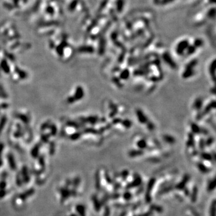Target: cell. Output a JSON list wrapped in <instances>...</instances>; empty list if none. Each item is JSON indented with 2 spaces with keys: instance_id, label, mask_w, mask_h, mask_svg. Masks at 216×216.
<instances>
[{
  "instance_id": "obj_32",
  "label": "cell",
  "mask_w": 216,
  "mask_h": 216,
  "mask_svg": "<svg viewBox=\"0 0 216 216\" xmlns=\"http://www.w3.org/2000/svg\"><path fill=\"white\" fill-rule=\"evenodd\" d=\"M120 196H121V195H120V193L115 192V193H113L111 194V195H109V199H118L120 197Z\"/></svg>"
},
{
  "instance_id": "obj_30",
  "label": "cell",
  "mask_w": 216,
  "mask_h": 216,
  "mask_svg": "<svg viewBox=\"0 0 216 216\" xmlns=\"http://www.w3.org/2000/svg\"><path fill=\"white\" fill-rule=\"evenodd\" d=\"M123 125L126 128H130L132 126V122L128 120H125L122 122Z\"/></svg>"
},
{
  "instance_id": "obj_1",
  "label": "cell",
  "mask_w": 216,
  "mask_h": 216,
  "mask_svg": "<svg viewBox=\"0 0 216 216\" xmlns=\"http://www.w3.org/2000/svg\"><path fill=\"white\" fill-rule=\"evenodd\" d=\"M155 178H151L148 182V184L147 185L146 193H145V201L147 204L150 203L151 202V191L153 190V187L154 186L155 183Z\"/></svg>"
},
{
  "instance_id": "obj_35",
  "label": "cell",
  "mask_w": 216,
  "mask_h": 216,
  "mask_svg": "<svg viewBox=\"0 0 216 216\" xmlns=\"http://www.w3.org/2000/svg\"><path fill=\"white\" fill-rule=\"evenodd\" d=\"M153 212L152 210H150L148 211H147L146 212H145V213L142 214V216H153Z\"/></svg>"
},
{
  "instance_id": "obj_45",
  "label": "cell",
  "mask_w": 216,
  "mask_h": 216,
  "mask_svg": "<svg viewBox=\"0 0 216 216\" xmlns=\"http://www.w3.org/2000/svg\"><path fill=\"white\" fill-rule=\"evenodd\" d=\"M154 3H155V4H157V3H158L159 1H160V0H154Z\"/></svg>"
},
{
  "instance_id": "obj_25",
  "label": "cell",
  "mask_w": 216,
  "mask_h": 216,
  "mask_svg": "<svg viewBox=\"0 0 216 216\" xmlns=\"http://www.w3.org/2000/svg\"><path fill=\"white\" fill-rule=\"evenodd\" d=\"M215 108V102H212V103H211L210 104H209V105L206 107L205 109H204V112H205V113H208L212 108Z\"/></svg>"
},
{
  "instance_id": "obj_22",
  "label": "cell",
  "mask_w": 216,
  "mask_h": 216,
  "mask_svg": "<svg viewBox=\"0 0 216 216\" xmlns=\"http://www.w3.org/2000/svg\"><path fill=\"white\" fill-rule=\"evenodd\" d=\"M201 157L204 160H207V161H211L212 160V155L208 153H202L201 154Z\"/></svg>"
},
{
  "instance_id": "obj_14",
  "label": "cell",
  "mask_w": 216,
  "mask_h": 216,
  "mask_svg": "<svg viewBox=\"0 0 216 216\" xmlns=\"http://www.w3.org/2000/svg\"><path fill=\"white\" fill-rule=\"evenodd\" d=\"M150 210H152L153 211H155L159 213H162L163 212V208L160 206L157 205H152L150 207Z\"/></svg>"
},
{
  "instance_id": "obj_18",
  "label": "cell",
  "mask_w": 216,
  "mask_h": 216,
  "mask_svg": "<svg viewBox=\"0 0 216 216\" xmlns=\"http://www.w3.org/2000/svg\"><path fill=\"white\" fill-rule=\"evenodd\" d=\"M202 106V100L200 99V98H197V99L196 100L195 103H194V107H195V109H196L197 110H199L201 109Z\"/></svg>"
},
{
  "instance_id": "obj_34",
  "label": "cell",
  "mask_w": 216,
  "mask_h": 216,
  "mask_svg": "<svg viewBox=\"0 0 216 216\" xmlns=\"http://www.w3.org/2000/svg\"><path fill=\"white\" fill-rule=\"evenodd\" d=\"M110 214V209L109 207L106 206L105 208V211H104L103 216H109Z\"/></svg>"
},
{
  "instance_id": "obj_5",
  "label": "cell",
  "mask_w": 216,
  "mask_h": 216,
  "mask_svg": "<svg viewBox=\"0 0 216 216\" xmlns=\"http://www.w3.org/2000/svg\"><path fill=\"white\" fill-rule=\"evenodd\" d=\"M163 59L164 61L166 62V63L170 67L172 68H175L176 67H177V65H176V64L175 63V62L172 59L171 56H170V55L168 53L166 52L164 53L163 55Z\"/></svg>"
},
{
  "instance_id": "obj_24",
  "label": "cell",
  "mask_w": 216,
  "mask_h": 216,
  "mask_svg": "<svg viewBox=\"0 0 216 216\" xmlns=\"http://www.w3.org/2000/svg\"><path fill=\"white\" fill-rule=\"evenodd\" d=\"M95 185H96V188L98 190H99L101 188V184H100V178L99 173H97L96 177H95Z\"/></svg>"
},
{
  "instance_id": "obj_40",
  "label": "cell",
  "mask_w": 216,
  "mask_h": 216,
  "mask_svg": "<svg viewBox=\"0 0 216 216\" xmlns=\"http://www.w3.org/2000/svg\"><path fill=\"white\" fill-rule=\"evenodd\" d=\"M120 187H121V184H120V183L115 184L114 185V187H113V189H114V190H117L119 188H120Z\"/></svg>"
},
{
  "instance_id": "obj_3",
  "label": "cell",
  "mask_w": 216,
  "mask_h": 216,
  "mask_svg": "<svg viewBox=\"0 0 216 216\" xmlns=\"http://www.w3.org/2000/svg\"><path fill=\"white\" fill-rule=\"evenodd\" d=\"M142 182V180L141 177L139 175H136V177L134 178L133 181L130 183L128 184L126 186H125V189H130L132 188H135V187H138L141 185Z\"/></svg>"
},
{
  "instance_id": "obj_44",
  "label": "cell",
  "mask_w": 216,
  "mask_h": 216,
  "mask_svg": "<svg viewBox=\"0 0 216 216\" xmlns=\"http://www.w3.org/2000/svg\"><path fill=\"white\" fill-rule=\"evenodd\" d=\"M127 214V211H123L120 214V215H119V216H126Z\"/></svg>"
},
{
  "instance_id": "obj_16",
  "label": "cell",
  "mask_w": 216,
  "mask_h": 216,
  "mask_svg": "<svg viewBox=\"0 0 216 216\" xmlns=\"http://www.w3.org/2000/svg\"><path fill=\"white\" fill-rule=\"evenodd\" d=\"M124 7V0H117V9L118 12H121Z\"/></svg>"
},
{
  "instance_id": "obj_2",
  "label": "cell",
  "mask_w": 216,
  "mask_h": 216,
  "mask_svg": "<svg viewBox=\"0 0 216 216\" xmlns=\"http://www.w3.org/2000/svg\"><path fill=\"white\" fill-rule=\"evenodd\" d=\"M189 46V42L187 40H183L180 41L177 45L176 48V52L179 55H182L184 54L185 50L187 49Z\"/></svg>"
},
{
  "instance_id": "obj_15",
  "label": "cell",
  "mask_w": 216,
  "mask_h": 216,
  "mask_svg": "<svg viewBox=\"0 0 216 216\" xmlns=\"http://www.w3.org/2000/svg\"><path fill=\"white\" fill-rule=\"evenodd\" d=\"M197 166V167H198L199 170L201 172H202V173L207 174L209 172L208 169L207 167L204 165V164H202L201 163H198Z\"/></svg>"
},
{
  "instance_id": "obj_43",
  "label": "cell",
  "mask_w": 216,
  "mask_h": 216,
  "mask_svg": "<svg viewBox=\"0 0 216 216\" xmlns=\"http://www.w3.org/2000/svg\"><path fill=\"white\" fill-rule=\"evenodd\" d=\"M191 211H192V213H193V214L194 216H199V214L197 213V212H196V211H195V210H193V209H191Z\"/></svg>"
},
{
  "instance_id": "obj_19",
  "label": "cell",
  "mask_w": 216,
  "mask_h": 216,
  "mask_svg": "<svg viewBox=\"0 0 216 216\" xmlns=\"http://www.w3.org/2000/svg\"><path fill=\"white\" fill-rule=\"evenodd\" d=\"M142 153H143V152H142V151L141 150H133L130 152L129 155L130 157H136V156H138V155H142Z\"/></svg>"
},
{
  "instance_id": "obj_4",
  "label": "cell",
  "mask_w": 216,
  "mask_h": 216,
  "mask_svg": "<svg viewBox=\"0 0 216 216\" xmlns=\"http://www.w3.org/2000/svg\"><path fill=\"white\" fill-rule=\"evenodd\" d=\"M189 180H190V177H189V175H185L184 176L183 179H182L178 184L175 185V186H174V188L178 190H182L185 187V185H186L187 182L189 181Z\"/></svg>"
},
{
  "instance_id": "obj_27",
  "label": "cell",
  "mask_w": 216,
  "mask_h": 216,
  "mask_svg": "<svg viewBox=\"0 0 216 216\" xmlns=\"http://www.w3.org/2000/svg\"><path fill=\"white\" fill-rule=\"evenodd\" d=\"M196 48L194 46H190V45H189L188 48H187V49H186L187 53L188 55L193 54V53L196 51Z\"/></svg>"
},
{
  "instance_id": "obj_42",
  "label": "cell",
  "mask_w": 216,
  "mask_h": 216,
  "mask_svg": "<svg viewBox=\"0 0 216 216\" xmlns=\"http://www.w3.org/2000/svg\"><path fill=\"white\" fill-rule=\"evenodd\" d=\"M172 1H174V0H163V1H162V4H167V3H169L170 2H172Z\"/></svg>"
},
{
  "instance_id": "obj_31",
  "label": "cell",
  "mask_w": 216,
  "mask_h": 216,
  "mask_svg": "<svg viewBox=\"0 0 216 216\" xmlns=\"http://www.w3.org/2000/svg\"><path fill=\"white\" fill-rule=\"evenodd\" d=\"M78 210L79 211V212L80 215L81 216H85V208L83 207V206L82 205H80L78 207Z\"/></svg>"
},
{
  "instance_id": "obj_6",
  "label": "cell",
  "mask_w": 216,
  "mask_h": 216,
  "mask_svg": "<svg viewBox=\"0 0 216 216\" xmlns=\"http://www.w3.org/2000/svg\"><path fill=\"white\" fill-rule=\"evenodd\" d=\"M136 116L138 119V121L142 124L147 123L148 122V118L144 114L142 110L140 109H138L136 110Z\"/></svg>"
},
{
  "instance_id": "obj_21",
  "label": "cell",
  "mask_w": 216,
  "mask_h": 216,
  "mask_svg": "<svg viewBox=\"0 0 216 216\" xmlns=\"http://www.w3.org/2000/svg\"><path fill=\"white\" fill-rule=\"evenodd\" d=\"M210 216H215V200H213L212 203L211 205L210 211Z\"/></svg>"
},
{
  "instance_id": "obj_13",
  "label": "cell",
  "mask_w": 216,
  "mask_h": 216,
  "mask_svg": "<svg viewBox=\"0 0 216 216\" xmlns=\"http://www.w3.org/2000/svg\"><path fill=\"white\" fill-rule=\"evenodd\" d=\"M173 189H174V186H173V185H169V186H167V187H165V188L162 189V190H160V192H159V194L160 195H164V194H165V193H169V192L170 191H171V190H173Z\"/></svg>"
},
{
  "instance_id": "obj_23",
  "label": "cell",
  "mask_w": 216,
  "mask_h": 216,
  "mask_svg": "<svg viewBox=\"0 0 216 216\" xmlns=\"http://www.w3.org/2000/svg\"><path fill=\"white\" fill-rule=\"evenodd\" d=\"M215 180H213L211 181L210 182H209L208 184L207 190H208V191L209 192H212V191L214 189H215Z\"/></svg>"
},
{
  "instance_id": "obj_10",
  "label": "cell",
  "mask_w": 216,
  "mask_h": 216,
  "mask_svg": "<svg viewBox=\"0 0 216 216\" xmlns=\"http://www.w3.org/2000/svg\"><path fill=\"white\" fill-rule=\"evenodd\" d=\"M215 60H214L212 62L211 64H210V68H209V70H210V73L211 75V76L212 78H213V81H215Z\"/></svg>"
},
{
  "instance_id": "obj_20",
  "label": "cell",
  "mask_w": 216,
  "mask_h": 216,
  "mask_svg": "<svg viewBox=\"0 0 216 216\" xmlns=\"http://www.w3.org/2000/svg\"><path fill=\"white\" fill-rule=\"evenodd\" d=\"M132 197H133V195H132V194L130 193V192H125L123 195V199H124L125 200H126V201H129V200H131L132 199Z\"/></svg>"
},
{
  "instance_id": "obj_41",
  "label": "cell",
  "mask_w": 216,
  "mask_h": 216,
  "mask_svg": "<svg viewBox=\"0 0 216 216\" xmlns=\"http://www.w3.org/2000/svg\"><path fill=\"white\" fill-rule=\"evenodd\" d=\"M183 190H184V194H185V196H187L190 195V192H189V190H188V189L185 187V188Z\"/></svg>"
},
{
  "instance_id": "obj_28",
  "label": "cell",
  "mask_w": 216,
  "mask_h": 216,
  "mask_svg": "<svg viewBox=\"0 0 216 216\" xmlns=\"http://www.w3.org/2000/svg\"><path fill=\"white\" fill-rule=\"evenodd\" d=\"M164 139H165V141H166L167 142H168V143H174V142H175V139H174L173 137L170 136L169 135H165L164 136Z\"/></svg>"
},
{
  "instance_id": "obj_38",
  "label": "cell",
  "mask_w": 216,
  "mask_h": 216,
  "mask_svg": "<svg viewBox=\"0 0 216 216\" xmlns=\"http://www.w3.org/2000/svg\"><path fill=\"white\" fill-rule=\"evenodd\" d=\"M214 15H215V9H213L212 10H210L209 11L208 16H210V17H213V16H214Z\"/></svg>"
},
{
  "instance_id": "obj_29",
  "label": "cell",
  "mask_w": 216,
  "mask_h": 216,
  "mask_svg": "<svg viewBox=\"0 0 216 216\" xmlns=\"http://www.w3.org/2000/svg\"><path fill=\"white\" fill-rule=\"evenodd\" d=\"M202 45H203V41L201 39H199V38L196 39L194 41V46L195 48H199V47L201 46Z\"/></svg>"
},
{
  "instance_id": "obj_8",
  "label": "cell",
  "mask_w": 216,
  "mask_h": 216,
  "mask_svg": "<svg viewBox=\"0 0 216 216\" xmlns=\"http://www.w3.org/2000/svg\"><path fill=\"white\" fill-rule=\"evenodd\" d=\"M92 199H93V204H94V206L95 208V210L97 211V212H99L100 209H101L102 208V203L101 202L99 201V200H98L97 198V196L95 195L93 196V197H92Z\"/></svg>"
},
{
  "instance_id": "obj_33",
  "label": "cell",
  "mask_w": 216,
  "mask_h": 216,
  "mask_svg": "<svg viewBox=\"0 0 216 216\" xmlns=\"http://www.w3.org/2000/svg\"><path fill=\"white\" fill-rule=\"evenodd\" d=\"M121 177H122V179H123V180L124 181V180H126L127 177H128V172L127 171V170H123V171L121 172Z\"/></svg>"
},
{
  "instance_id": "obj_37",
  "label": "cell",
  "mask_w": 216,
  "mask_h": 216,
  "mask_svg": "<svg viewBox=\"0 0 216 216\" xmlns=\"http://www.w3.org/2000/svg\"><path fill=\"white\" fill-rule=\"evenodd\" d=\"M213 141H214V139L213 138H209L207 140V142H206V144H205V145H208V146H210V145H211L212 142H213Z\"/></svg>"
},
{
  "instance_id": "obj_46",
  "label": "cell",
  "mask_w": 216,
  "mask_h": 216,
  "mask_svg": "<svg viewBox=\"0 0 216 216\" xmlns=\"http://www.w3.org/2000/svg\"><path fill=\"white\" fill-rule=\"evenodd\" d=\"M134 216H142V215H134Z\"/></svg>"
},
{
  "instance_id": "obj_7",
  "label": "cell",
  "mask_w": 216,
  "mask_h": 216,
  "mask_svg": "<svg viewBox=\"0 0 216 216\" xmlns=\"http://www.w3.org/2000/svg\"><path fill=\"white\" fill-rule=\"evenodd\" d=\"M194 75V70L193 68L189 67H185V70L183 72L182 74V77L184 79H187L190 78L191 76H193Z\"/></svg>"
},
{
  "instance_id": "obj_12",
  "label": "cell",
  "mask_w": 216,
  "mask_h": 216,
  "mask_svg": "<svg viewBox=\"0 0 216 216\" xmlns=\"http://www.w3.org/2000/svg\"><path fill=\"white\" fill-rule=\"evenodd\" d=\"M130 71L128 69H124L121 72L120 74V78L123 80H126L129 78Z\"/></svg>"
},
{
  "instance_id": "obj_9",
  "label": "cell",
  "mask_w": 216,
  "mask_h": 216,
  "mask_svg": "<svg viewBox=\"0 0 216 216\" xmlns=\"http://www.w3.org/2000/svg\"><path fill=\"white\" fill-rule=\"evenodd\" d=\"M197 194H198V189H197V187L196 186H195L193 187V190H192V194H191L190 196L191 201L193 203H195L196 201L197 198Z\"/></svg>"
},
{
  "instance_id": "obj_11",
  "label": "cell",
  "mask_w": 216,
  "mask_h": 216,
  "mask_svg": "<svg viewBox=\"0 0 216 216\" xmlns=\"http://www.w3.org/2000/svg\"><path fill=\"white\" fill-rule=\"evenodd\" d=\"M137 146L140 150H143L147 147V143L146 140L144 139H140L138 140V142H137Z\"/></svg>"
},
{
  "instance_id": "obj_26",
  "label": "cell",
  "mask_w": 216,
  "mask_h": 216,
  "mask_svg": "<svg viewBox=\"0 0 216 216\" xmlns=\"http://www.w3.org/2000/svg\"><path fill=\"white\" fill-rule=\"evenodd\" d=\"M131 205H133V204H118V203H116V204H113V206H114V207L118 208H124L128 207Z\"/></svg>"
},
{
  "instance_id": "obj_39",
  "label": "cell",
  "mask_w": 216,
  "mask_h": 216,
  "mask_svg": "<svg viewBox=\"0 0 216 216\" xmlns=\"http://www.w3.org/2000/svg\"><path fill=\"white\" fill-rule=\"evenodd\" d=\"M205 144H204V140H202V142H201V140H200V142H199V147H200V148H202V150H204V146H205Z\"/></svg>"
},
{
  "instance_id": "obj_36",
  "label": "cell",
  "mask_w": 216,
  "mask_h": 216,
  "mask_svg": "<svg viewBox=\"0 0 216 216\" xmlns=\"http://www.w3.org/2000/svg\"><path fill=\"white\" fill-rule=\"evenodd\" d=\"M105 179H106V180L107 181V182H108V183L109 184H112V180H111V178H110L108 174H106V175H105Z\"/></svg>"
},
{
  "instance_id": "obj_17",
  "label": "cell",
  "mask_w": 216,
  "mask_h": 216,
  "mask_svg": "<svg viewBox=\"0 0 216 216\" xmlns=\"http://www.w3.org/2000/svg\"><path fill=\"white\" fill-rule=\"evenodd\" d=\"M191 129L193 133H199L200 132V128L196 124L192 123L191 124Z\"/></svg>"
}]
</instances>
